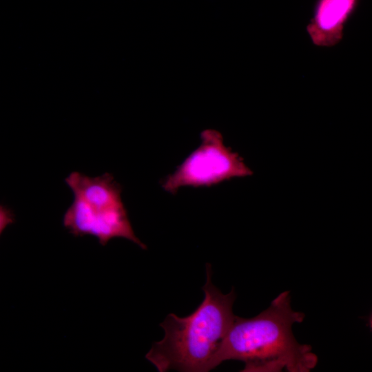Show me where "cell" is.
<instances>
[{
    "instance_id": "7a4b0ae2",
    "label": "cell",
    "mask_w": 372,
    "mask_h": 372,
    "mask_svg": "<svg viewBox=\"0 0 372 372\" xmlns=\"http://www.w3.org/2000/svg\"><path fill=\"white\" fill-rule=\"evenodd\" d=\"M207 280L203 287L204 300L186 317L167 316L160 326L164 337L154 342L145 355L159 372L176 370L207 372L222 341L236 316L233 304L234 289L223 293L211 282V267L206 265Z\"/></svg>"
},
{
    "instance_id": "8992f818",
    "label": "cell",
    "mask_w": 372,
    "mask_h": 372,
    "mask_svg": "<svg viewBox=\"0 0 372 372\" xmlns=\"http://www.w3.org/2000/svg\"><path fill=\"white\" fill-rule=\"evenodd\" d=\"M14 214L8 207L0 204V235L6 227L14 222Z\"/></svg>"
},
{
    "instance_id": "6da1fadb",
    "label": "cell",
    "mask_w": 372,
    "mask_h": 372,
    "mask_svg": "<svg viewBox=\"0 0 372 372\" xmlns=\"http://www.w3.org/2000/svg\"><path fill=\"white\" fill-rule=\"evenodd\" d=\"M305 314L293 310L289 291L280 293L269 307L251 318L236 316L211 363L214 369L226 360L245 363L243 372H309L318 364L311 346L300 344L292 326Z\"/></svg>"
},
{
    "instance_id": "3957f363",
    "label": "cell",
    "mask_w": 372,
    "mask_h": 372,
    "mask_svg": "<svg viewBox=\"0 0 372 372\" xmlns=\"http://www.w3.org/2000/svg\"><path fill=\"white\" fill-rule=\"evenodd\" d=\"M200 138V146L163 181L166 192L174 194L183 187H210L252 174L242 158L225 145L220 132L207 129Z\"/></svg>"
},
{
    "instance_id": "5b68a950",
    "label": "cell",
    "mask_w": 372,
    "mask_h": 372,
    "mask_svg": "<svg viewBox=\"0 0 372 372\" xmlns=\"http://www.w3.org/2000/svg\"><path fill=\"white\" fill-rule=\"evenodd\" d=\"M358 0H318L307 32L318 47H332L342 39Z\"/></svg>"
},
{
    "instance_id": "277c9868",
    "label": "cell",
    "mask_w": 372,
    "mask_h": 372,
    "mask_svg": "<svg viewBox=\"0 0 372 372\" xmlns=\"http://www.w3.org/2000/svg\"><path fill=\"white\" fill-rule=\"evenodd\" d=\"M64 227L75 236L91 235L102 245L123 238L147 249L135 235L121 198L85 203L74 198L63 216Z\"/></svg>"
}]
</instances>
